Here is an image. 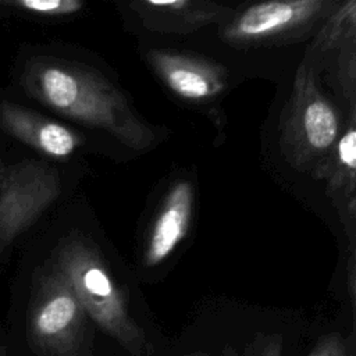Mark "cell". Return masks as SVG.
<instances>
[{
	"label": "cell",
	"instance_id": "obj_14",
	"mask_svg": "<svg viewBox=\"0 0 356 356\" xmlns=\"http://www.w3.org/2000/svg\"><path fill=\"white\" fill-rule=\"evenodd\" d=\"M337 67V76L343 96L349 102L350 110L355 111V38L341 44Z\"/></svg>",
	"mask_w": 356,
	"mask_h": 356
},
{
	"label": "cell",
	"instance_id": "obj_7",
	"mask_svg": "<svg viewBox=\"0 0 356 356\" xmlns=\"http://www.w3.org/2000/svg\"><path fill=\"white\" fill-rule=\"evenodd\" d=\"M146 60L163 83L181 99L207 102L227 88L225 70L207 58L172 50H150Z\"/></svg>",
	"mask_w": 356,
	"mask_h": 356
},
{
	"label": "cell",
	"instance_id": "obj_17",
	"mask_svg": "<svg viewBox=\"0 0 356 356\" xmlns=\"http://www.w3.org/2000/svg\"><path fill=\"white\" fill-rule=\"evenodd\" d=\"M0 356H10L8 349L6 345H0Z\"/></svg>",
	"mask_w": 356,
	"mask_h": 356
},
{
	"label": "cell",
	"instance_id": "obj_4",
	"mask_svg": "<svg viewBox=\"0 0 356 356\" xmlns=\"http://www.w3.org/2000/svg\"><path fill=\"white\" fill-rule=\"evenodd\" d=\"M26 341L38 356L93 355V324L56 266L40 277L32 292Z\"/></svg>",
	"mask_w": 356,
	"mask_h": 356
},
{
	"label": "cell",
	"instance_id": "obj_15",
	"mask_svg": "<svg viewBox=\"0 0 356 356\" xmlns=\"http://www.w3.org/2000/svg\"><path fill=\"white\" fill-rule=\"evenodd\" d=\"M307 356H356V335L330 332L317 339Z\"/></svg>",
	"mask_w": 356,
	"mask_h": 356
},
{
	"label": "cell",
	"instance_id": "obj_3",
	"mask_svg": "<svg viewBox=\"0 0 356 356\" xmlns=\"http://www.w3.org/2000/svg\"><path fill=\"white\" fill-rule=\"evenodd\" d=\"M341 131L339 110L321 92L313 64L305 60L281 117L280 145L285 160L296 170L313 171L331 152Z\"/></svg>",
	"mask_w": 356,
	"mask_h": 356
},
{
	"label": "cell",
	"instance_id": "obj_16",
	"mask_svg": "<svg viewBox=\"0 0 356 356\" xmlns=\"http://www.w3.org/2000/svg\"><path fill=\"white\" fill-rule=\"evenodd\" d=\"M252 356H282V337L278 334L260 335L254 342Z\"/></svg>",
	"mask_w": 356,
	"mask_h": 356
},
{
	"label": "cell",
	"instance_id": "obj_19",
	"mask_svg": "<svg viewBox=\"0 0 356 356\" xmlns=\"http://www.w3.org/2000/svg\"><path fill=\"white\" fill-rule=\"evenodd\" d=\"M3 170H4V165L1 164V161H0V178H1V174H3Z\"/></svg>",
	"mask_w": 356,
	"mask_h": 356
},
{
	"label": "cell",
	"instance_id": "obj_18",
	"mask_svg": "<svg viewBox=\"0 0 356 356\" xmlns=\"http://www.w3.org/2000/svg\"><path fill=\"white\" fill-rule=\"evenodd\" d=\"M185 356H204L203 353H199V352H193V353H188Z\"/></svg>",
	"mask_w": 356,
	"mask_h": 356
},
{
	"label": "cell",
	"instance_id": "obj_9",
	"mask_svg": "<svg viewBox=\"0 0 356 356\" xmlns=\"http://www.w3.org/2000/svg\"><path fill=\"white\" fill-rule=\"evenodd\" d=\"M193 186L177 181L165 193L146 239L143 263L156 267L165 261L188 234L193 213Z\"/></svg>",
	"mask_w": 356,
	"mask_h": 356
},
{
	"label": "cell",
	"instance_id": "obj_2",
	"mask_svg": "<svg viewBox=\"0 0 356 356\" xmlns=\"http://www.w3.org/2000/svg\"><path fill=\"white\" fill-rule=\"evenodd\" d=\"M56 267L70 282L89 320L132 356H147L152 346L132 317L127 296L97 249L75 238L57 253Z\"/></svg>",
	"mask_w": 356,
	"mask_h": 356
},
{
	"label": "cell",
	"instance_id": "obj_10",
	"mask_svg": "<svg viewBox=\"0 0 356 356\" xmlns=\"http://www.w3.org/2000/svg\"><path fill=\"white\" fill-rule=\"evenodd\" d=\"M316 179L325 182V189L342 214L348 236L353 243L355 232V172H356V129L355 113L348 125L323 161L310 171Z\"/></svg>",
	"mask_w": 356,
	"mask_h": 356
},
{
	"label": "cell",
	"instance_id": "obj_20",
	"mask_svg": "<svg viewBox=\"0 0 356 356\" xmlns=\"http://www.w3.org/2000/svg\"><path fill=\"white\" fill-rule=\"evenodd\" d=\"M0 7H1V1H0Z\"/></svg>",
	"mask_w": 356,
	"mask_h": 356
},
{
	"label": "cell",
	"instance_id": "obj_13",
	"mask_svg": "<svg viewBox=\"0 0 356 356\" xmlns=\"http://www.w3.org/2000/svg\"><path fill=\"white\" fill-rule=\"evenodd\" d=\"M1 7H10L40 17H68L82 11L81 0H0Z\"/></svg>",
	"mask_w": 356,
	"mask_h": 356
},
{
	"label": "cell",
	"instance_id": "obj_12",
	"mask_svg": "<svg viewBox=\"0 0 356 356\" xmlns=\"http://www.w3.org/2000/svg\"><path fill=\"white\" fill-rule=\"evenodd\" d=\"M352 38H355V1L346 3L332 15L317 40V47L325 51Z\"/></svg>",
	"mask_w": 356,
	"mask_h": 356
},
{
	"label": "cell",
	"instance_id": "obj_5",
	"mask_svg": "<svg viewBox=\"0 0 356 356\" xmlns=\"http://www.w3.org/2000/svg\"><path fill=\"white\" fill-rule=\"evenodd\" d=\"M60 177L43 161L24 160L4 167L0 178V245L29 228L58 197Z\"/></svg>",
	"mask_w": 356,
	"mask_h": 356
},
{
	"label": "cell",
	"instance_id": "obj_6",
	"mask_svg": "<svg viewBox=\"0 0 356 356\" xmlns=\"http://www.w3.org/2000/svg\"><path fill=\"white\" fill-rule=\"evenodd\" d=\"M334 6L325 0H286L253 4L222 28V39L232 44L277 40L310 26Z\"/></svg>",
	"mask_w": 356,
	"mask_h": 356
},
{
	"label": "cell",
	"instance_id": "obj_1",
	"mask_svg": "<svg viewBox=\"0 0 356 356\" xmlns=\"http://www.w3.org/2000/svg\"><path fill=\"white\" fill-rule=\"evenodd\" d=\"M25 92L56 113L102 129L134 150L156 142L154 131L99 72L74 63L35 60L22 76Z\"/></svg>",
	"mask_w": 356,
	"mask_h": 356
},
{
	"label": "cell",
	"instance_id": "obj_11",
	"mask_svg": "<svg viewBox=\"0 0 356 356\" xmlns=\"http://www.w3.org/2000/svg\"><path fill=\"white\" fill-rule=\"evenodd\" d=\"M131 7L145 28L160 33H191L232 13L228 7L195 0H140Z\"/></svg>",
	"mask_w": 356,
	"mask_h": 356
},
{
	"label": "cell",
	"instance_id": "obj_8",
	"mask_svg": "<svg viewBox=\"0 0 356 356\" xmlns=\"http://www.w3.org/2000/svg\"><path fill=\"white\" fill-rule=\"evenodd\" d=\"M0 127L10 136L53 159H68L82 146V138L71 128L10 102L0 104Z\"/></svg>",
	"mask_w": 356,
	"mask_h": 356
}]
</instances>
